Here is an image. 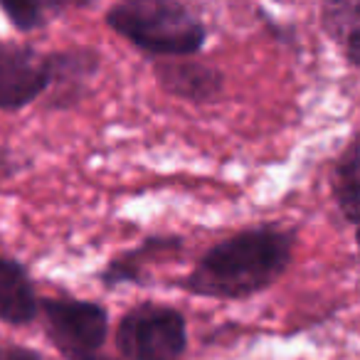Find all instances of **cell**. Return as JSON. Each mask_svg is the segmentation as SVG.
<instances>
[{
	"label": "cell",
	"instance_id": "1",
	"mask_svg": "<svg viewBox=\"0 0 360 360\" xmlns=\"http://www.w3.org/2000/svg\"><path fill=\"white\" fill-rule=\"evenodd\" d=\"M294 232L276 227H252L212 245L191 274L183 289L202 299L242 301L269 289L291 264Z\"/></svg>",
	"mask_w": 360,
	"mask_h": 360
},
{
	"label": "cell",
	"instance_id": "2",
	"mask_svg": "<svg viewBox=\"0 0 360 360\" xmlns=\"http://www.w3.org/2000/svg\"><path fill=\"white\" fill-rule=\"evenodd\" d=\"M106 27L150 57H193L205 47L207 30L186 6L170 0H126L104 15Z\"/></svg>",
	"mask_w": 360,
	"mask_h": 360
},
{
	"label": "cell",
	"instance_id": "3",
	"mask_svg": "<svg viewBox=\"0 0 360 360\" xmlns=\"http://www.w3.org/2000/svg\"><path fill=\"white\" fill-rule=\"evenodd\" d=\"M116 348L126 360H180L188 348L186 316L170 306H136L116 326Z\"/></svg>",
	"mask_w": 360,
	"mask_h": 360
},
{
	"label": "cell",
	"instance_id": "4",
	"mask_svg": "<svg viewBox=\"0 0 360 360\" xmlns=\"http://www.w3.org/2000/svg\"><path fill=\"white\" fill-rule=\"evenodd\" d=\"M40 314L50 340L62 355L96 353L106 343L109 314L94 301L79 299H40Z\"/></svg>",
	"mask_w": 360,
	"mask_h": 360
},
{
	"label": "cell",
	"instance_id": "5",
	"mask_svg": "<svg viewBox=\"0 0 360 360\" xmlns=\"http://www.w3.org/2000/svg\"><path fill=\"white\" fill-rule=\"evenodd\" d=\"M47 89V55L22 42H0V111L25 109Z\"/></svg>",
	"mask_w": 360,
	"mask_h": 360
},
{
	"label": "cell",
	"instance_id": "6",
	"mask_svg": "<svg viewBox=\"0 0 360 360\" xmlns=\"http://www.w3.org/2000/svg\"><path fill=\"white\" fill-rule=\"evenodd\" d=\"M153 75L165 94L193 104H212L225 89V75L217 67L191 57L155 60Z\"/></svg>",
	"mask_w": 360,
	"mask_h": 360
},
{
	"label": "cell",
	"instance_id": "7",
	"mask_svg": "<svg viewBox=\"0 0 360 360\" xmlns=\"http://www.w3.org/2000/svg\"><path fill=\"white\" fill-rule=\"evenodd\" d=\"M183 250V240L175 235H153L139 247L124 252V255L114 257L104 269L99 271V281L106 289H116L121 284H146L148 274H146V264L155 259H163L168 255Z\"/></svg>",
	"mask_w": 360,
	"mask_h": 360
},
{
	"label": "cell",
	"instance_id": "8",
	"mask_svg": "<svg viewBox=\"0 0 360 360\" xmlns=\"http://www.w3.org/2000/svg\"><path fill=\"white\" fill-rule=\"evenodd\" d=\"M40 314L35 284L18 259L0 257V321L11 326H27Z\"/></svg>",
	"mask_w": 360,
	"mask_h": 360
},
{
	"label": "cell",
	"instance_id": "9",
	"mask_svg": "<svg viewBox=\"0 0 360 360\" xmlns=\"http://www.w3.org/2000/svg\"><path fill=\"white\" fill-rule=\"evenodd\" d=\"M47 67H50V89L52 86L60 89L57 99H77L79 86L99 72L101 57L91 47H72L47 55Z\"/></svg>",
	"mask_w": 360,
	"mask_h": 360
},
{
	"label": "cell",
	"instance_id": "10",
	"mask_svg": "<svg viewBox=\"0 0 360 360\" xmlns=\"http://www.w3.org/2000/svg\"><path fill=\"white\" fill-rule=\"evenodd\" d=\"M330 191L340 215L360 225V131L340 150L330 175Z\"/></svg>",
	"mask_w": 360,
	"mask_h": 360
},
{
	"label": "cell",
	"instance_id": "11",
	"mask_svg": "<svg viewBox=\"0 0 360 360\" xmlns=\"http://www.w3.org/2000/svg\"><path fill=\"white\" fill-rule=\"evenodd\" d=\"M321 27L340 47L348 65L360 70V3H326L321 8Z\"/></svg>",
	"mask_w": 360,
	"mask_h": 360
},
{
	"label": "cell",
	"instance_id": "12",
	"mask_svg": "<svg viewBox=\"0 0 360 360\" xmlns=\"http://www.w3.org/2000/svg\"><path fill=\"white\" fill-rule=\"evenodd\" d=\"M60 6L52 3H0L3 15L11 20V25L20 32H32L45 27L47 22V11H57Z\"/></svg>",
	"mask_w": 360,
	"mask_h": 360
},
{
	"label": "cell",
	"instance_id": "13",
	"mask_svg": "<svg viewBox=\"0 0 360 360\" xmlns=\"http://www.w3.org/2000/svg\"><path fill=\"white\" fill-rule=\"evenodd\" d=\"M0 360H45L40 350L18 343H0Z\"/></svg>",
	"mask_w": 360,
	"mask_h": 360
},
{
	"label": "cell",
	"instance_id": "14",
	"mask_svg": "<svg viewBox=\"0 0 360 360\" xmlns=\"http://www.w3.org/2000/svg\"><path fill=\"white\" fill-rule=\"evenodd\" d=\"M65 360H114V358H106V355L99 353H79V355H67Z\"/></svg>",
	"mask_w": 360,
	"mask_h": 360
},
{
	"label": "cell",
	"instance_id": "15",
	"mask_svg": "<svg viewBox=\"0 0 360 360\" xmlns=\"http://www.w3.org/2000/svg\"><path fill=\"white\" fill-rule=\"evenodd\" d=\"M355 245H358V250H360V225H358V232H355Z\"/></svg>",
	"mask_w": 360,
	"mask_h": 360
}]
</instances>
